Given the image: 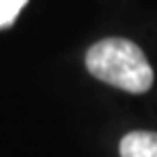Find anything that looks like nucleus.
Listing matches in <instances>:
<instances>
[{"label":"nucleus","instance_id":"3","mask_svg":"<svg viewBox=\"0 0 157 157\" xmlns=\"http://www.w3.org/2000/svg\"><path fill=\"white\" fill-rule=\"evenodd\" d=\"M27 4V0H0V29L14 23L21 8Z\"/></svg>","mask_w":157,"mask_h":157},{"label":"nucleus","instance_id":"2","mask_svg":"<svg viewBox=\"0 0 157 157\" xmlns=\"http://www.w3.org/2000/svg\"><path fill=\"white\" fill-rule=\"evenodd\" d=\"M121 157H157V133H128L121 141Z\"/></svg>","mask_w":157,"mask_h":157},{"label":"nucleus","instance_id":"1","mask_svg":"<svg viewBox=\"0 0 157 157\" xmlns=\"http://www.w3.org/2000/svg\"><path fill=\"white\" fill-rule=\"evenodd\" d=\"M86 67L98 80L124 92L141 94L153 84V70L145 53L127 39H104L86 53Z\"/></svg>","mask_w":157,"mask_h":157}]
</instances>
